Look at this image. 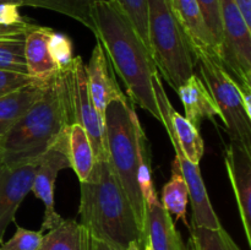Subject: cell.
<instances>
[{"mask_svg":"<svg viewBox=\"0 0 251 250\" xmlns=\"http://www.w3.org/2000/svg\"><path fill=\"white\" fill-rule=\"evenodd\" d=\"M147 6L152 61L161 78L176 92L194 74L195 55L183 28L169 7L168 0H147Z\"/></svg>","mask_w":251,"mask_h":250,"instance_id":"obj_4","label":"cell"},{"mask_svg":"<svg viewBox=\"0 0 251 250\" xmlns=\"http://www.w3.org/2000/svg\"><path fill=\"white\" fill-rule=\"evenodd\" d=\"M51 28L33 25L25 36V61L27 75L34 82L47 85L58 73L48 48V39Z\"/></svg>","mask_w":251,"mask_h":250,"instance_id":"obj_14","label":"cell"},{"mask_svg":"<svg viewBox=\"0 0 251 250\" xmlns=\"http://www.w3.org/2000/svg\"><path fill=\"white\" fill-rule=\"evenodd\" d=\"M6 2H10V4H16L19 6H24V0H0V4H6Z\"/></svg>","mask_w":251,"mask_h":250,"instance_id":"obj_36","label":"cell"},{"mask_svg":"<svg viewBox=\"0 0 251 250\" xmlns=\"http://www.w3.org/2000/svg\"><path fill=\"white\" fill-rule=\"evenodd\" d=\"M80 189V223L92 237L104 240L115 250H126L131 242H139L144 250L142 230L108 159L96 161Z\"/></svg>","mask_w":251,"mask_h":250,"instance_id":"obj_3","label":"cell"},{"mask_svg":"<svg viewBox=\"0 0 251 250\" xmlns=\"http://www.w3.org/2000/svg\"><path fill=\"white\" fill-rule=\"evenodd\" d=\"M98 1L100 0H24V6L38 7L65 15L82 24L95 34L92 10Z\"/></svg>","mask_w":251,"mask_h":250,"instance_id":"obj_21","label":"cell"},{"mask_svg":"<svg viewBox=\"0 0 251 250\" xmlns=\"http://www.w3.org/2000/svg\"><path fill=\"white\" fill-rule=\"evenodd\" d=\"M222 44L218 59L240 91H251V27L234 0H220Z\"/></svg>","mask_w":251,"mask_h":250,"instance_id":"obj_8","label":"cell"},{"mask_svg":"<svg viewBox=\"0 0 251 250\" xmlns=\"http://www.w3.org/2000/svg\"><path fill=\"white\" fill-rule=\"evenodd\" d=\"M193 53L230 140H237L251 149V118L244 109L240 88L223 68L216 51L194 49Z\"/></svg>","mask_w":251,"mask_h":250,"instance_id":"obj_6","label":"cell"},{"mask_svg":"<svg viewBox=\"0 0 251 250\" xmlns=\"http://www.w3.org/2000/svg\"><path fill=\"white\" fill-rule=\"evenodd\" d=\"M189 202V189L181 175L179 167L173 161L171 179L167 181L162 190V206L171 216H176V220H183L186 223V207Z\"/></svg>","mask_w":251,"mask_h":250,"instance_id":"obj_24","label":"cell"},{"mask_svg":"<svg viewBox=\"0 0 251 250\" xmlns=\"http://www.w3.org/2000/svg\"><path fill=\"white\" fill-rule=\"evenodd\" d=\"M42 239V230H29L17 225L15 234L6 243L0 245V250H37Z\"/></svg>","mask_w":251,"mask_h":250,"instance_id":"obj_30","label":"cell"},{"mask_svg":"<svg viewBox=\"0 0 251 250\" xmlns=\"http://www.w3.org/2000/svg\"><path fill=\"white\" fill-rule=\"evenodd\" d=\"M136 131V146H137V181H139L140 191L144 198L145 205H152L158 202L156 189L153 184V176L151 171V154H150L149 141L146 139L144 129L137 119L135 124Z\"/></svg>","mask_w":251,"mask_h":250,"instance_id":"obj_22","label":"cell"},{"mask_svg":"<svg viewBox=\"0 0 251 250\" xmlns=\"http://www.w3.org/2000/svg\"><path fill=\"white\" fill-rule=\"evenodd\" d=\"M185 250H194V247H193V243H191V239L189 238L188 243L185 244Z\"/></svg>","mask_w":251,"mask_h":250,"instance_id":"obj_38","label":"cell"},{"mask_svg":"<svg viewBox=\"0 0 251 250\" xmlns=\"http://www.w3.org/2000/svg\"><path fill=\"white\" fill-rule=\"evenodd\" d=\"M189 238L194 250H240L223 227L213 229L193 225Z\"/></svg>","mask_w":251,"mask_h":250,"instance_id":"obj_25","label":"cell"},{"mask_svg":"<svg viewBox=\"0 0 251 250\" xmlns=\"http://www.w3.org/2000/svg\"><path fill=\"white\" fill-rule=\"evenodd\" d=\"M48 48L59 70L71 65L74 60V47L69 36L51 29L48 39Z\"/></svg>","mask_w":251,"mask_h":250,"instance_id":"obj_29","label":"cell"},{"mask_svg":"<svg viewBox=\"0 0 251 250\" xmlns=\"http://www.w3.org/2000/svg\"><path fill=\"white\" fill-rule=\"evenodd\" d=\"M74 66L60 69L41 97L0 140V162L38 158L75 123Z\"/></svg>","mask_w":251,"mask_h":250,"instance_id":"obj_1","label":"cell"},{"mask_svg":"<svg viewBox=\"0 0 251 250\" xmlns=\"http://www.w3.org/2000/svg\"><path fill=\"white\" fill-rule=\"evenodd\" d=\"M92 250H115L112 245L105 243L104 240L97 239V238L92 237Z\"/></svg>","mask_w":251,"mask_h":250,"instance_id":"obj_35","label":"cell"},{"mask_svg":"<svg viewBox=\"0 0 251 250\" xmlns=\"http://www.w3.org/2000/svg\"><path fill=\"white\" fill-rule=\"evenodd\" d=\"M176 93L184 105L185 118L198 129L202 120L221 118V112L210 91L195 73L176 90Z\"/></svg>","mask_w":251,"mask_h":250,"instance_id":"obj_16","label":"cell"},{"mask_svg":"<svg viewBox=\"0 0 251 250\" xmlns=\"http://www.w3.org/2000/svg\"><path fill=\"white\" fill-rule=\"evenodd\" d=\"M169 7L183 28L191 50L206 49L215 50L212 37L207 31L196 0H168Z\"/></svg>","mask_w":251,"mask_h":250,"instance_id":"obj_17","label":"cell"},{"mask_svg":"<svg viewBox=\"0 0 251 250\" xmlns=\"http://www.w3.org/2000/svg\"><path fill=\"white\" fill-rule=\"evenodd\" d=\"M202 15L203 22L212 37L215 50L217 54L221 44H222V19H221L220 0H196Z\"/></svg>","mask_w":251,"mask_h":250,"instance_id":"obj_28","label":"cell"},{"mask_svg":"<svg viewBox=\"0 0 251 250\" xmlns=\"http://www.w3.org/2000/svg\"><path fill=\"white\" fill-rule=\"evenodd\" d=\"M74 113L75 123L80 124L87 132L92 145L96 161L108 159L107 136L104 119L98 114L88 91V78L86 65L80 55L74 56Z\"/></svg>","mask_w":251,"mask_h":250,"instance_id":"obj_11","label":"cell"},{"mask_svg":"<svg viewBox=\"0 0 251 250\" xmlns=\"http://www.w3.org/2000/svg\"><path fill=\"white\" fill-rule=\"evenodd\" d=\"M126 250H142V248L139 244V242H131L129 244V247L126 248Z\"/></svg>","mask_w":251,"mask_h":250,"instance_id":"obj_37","label":"cell"},{"mask_svg":"<svg viewBox=\"0 0 251 250\" xmlns=\"http://www.w3.org/2000/svg\"><path fill=\"white\" fill-rule=\"evenodd\" d=\"M66 168H70L68 134L60 137L48 151L39 157V164L31 191L44 205V217L41 227L42 232L51 229L63 220V217L55 211L54 186L59 172Z\"/></svg>","mask_w":251,"mask_h":250,"instance_id":"obj_10","label":"cell"},{"mask_svg":"<svg viewBox=\"0 0 251 250\" xmlns=\"http://www.w3.org/2000/svg\"><path fill=\"white\" fill-rule=\"evenodd\" d=\"M169 118L180 149L193 163L199 164L205 153V145L199 129L194 126L185 117L179 114L173 107L169 109Z\"/></svg>","mask_w":251,"mask_h":250,"instance_id":"obj_23","label":"cell"},{"mask_svg":"<svg viewBox=\"0 0 251 250\" xmlns=\"http://www.w3.org/2000/svg\"><path fill=\"white\" fill-rule=\"evenodd\" d=\"M37 250H92V235L77 221L63 218L43 234Z\"/></svg>","mask_w":251,"mask_h":250,"instance_id":"obj_19","label":"cell"},{"mask_svg":"<svg viewBox=\"0 0 251 250\" xmlns=\"http://www.w3.org/2000/svg\"><path fill=\"white\" fill-rule=\"evenodd\" d=\"M21 6L16 4H0V25H6V26H15V25H21L27 22L26 19L20 15L19 9Z\"/></svg>","mask_w":251,"mask_h":250,"instance_id":"obj_32","label":"cell"},{"mask_svg":"<svg viewBox=\"0 0 251 250\" xmlns=\"http://www.w3.org/2000/svg\"><path fill=\"white\" fill-rule=\"evenodd\" d=\"M38 164L39 157L9 163L0 162V244L20 205L32 190Z\"/></svg>","mask_w":251,"mask_h":250,"instance_id":"obj_9","label":"cell"},{"mask_svg":"<svg viewBox=\"0 0 251 250\" xmlns=\"http://www.w3.org/2000/svg\"><path fill=\"white\" fill-rule=\"evenodd\" d=\"M144 240L149 243L152 250H185L173 218L159 201L146 206Z\"/></svg>","mask_w":251,"mask_h":250,"instance_id":"obj_15","label":"cell"},{"mask_svg":"<svg viewBox=\"0 0 251 250\" xmlns=\"http://www.w3.org/2000/svg\"><path fill=\"white\" fill-rule=\"evenodd\" d=\"M34 24L29 21L25 22L21 25H15V26H6V25H0V38L6 36H12V34H21L26 33Z\"/></svg>","mask_w":251,"mask_h":250,"instance_id":"obj_33","label":"cell"},{"mask_svg":"<svg viewBox=\"0 0 251 250\" xmlns=\"http://www.w3.org/2000/svg\"><path fill=\"white\" fill-rule=\"evenodd\" d=\"M242 11L247 24L251 27V0H234Z\"/></svg>","mask_w":251,"mask_h":250,"instance_id":"obj_34","label":"cell"},{"mask_svg":"<svg viewBox=\"0 0 251 250\" xmlns=\"http://www.w3.org/2000/svg\"><path fill=\"white\" fill-rule=\"evenodd\" d=\"M25 36L26 33L0 38V70L27 74L25 61Z\"/></svg>","mask_w":251,"mask_h":250,"instance_id":"obj_26","label":"cell"},{"mask_svg":"<svg viewBox=\"0 0 251 250\" xmlns=\"http://www.w3.org/2000/svg\"><path fill=\"white\" fill-rule=\"evenodd\" d=\"M31 82H33V80L27 74L0 70V96L6 95Z\"/></svg>","mask_w":251,"mask_h":250,"instance_id":"obj_31","label":"cell"},{"mask_svg":"<svg viewBox=\"0 0 251 250\" xmlns=\"http://www.w3.org/2000/svg\"><path fill=\"white\" fill-rule=\"evenodd\" d=\"M114 2L129 19L145 47L150 53L149 43V6L147 0H109ZM151 55V54H150Z\"/></svg>","mask_w":251,"mask_h":250,"instance_id":"obj_27","label":"cell"},{"mask_svg":"<svg viewBox=\"0 0 251 250\" xmlns=\"http://www.w3.org/2000/svg\"><path fill=\"white\" fill-rule=\"evenodd\" d=\"M136 122V113L130 103L113 100L105 109L104 125L108 161L131 203L144 235L146 205L137 181Z\"/></svg>","mask_w":251,"mask_h":250,"instance_id":"obj_5","label":"cell"},{"mask_svg":"<svg viewBox=\"0 0 251 250\" xmlns=\"http://www.w3.org/2000/svg\"><path fill=\"white\" fill-rule=\"evenodd\" d=\"M68 152L70 168L74 169L80 183H83L95 167L96 157L87 132L77 123H74L69 129Z\"/></svg>","mask_w":251,"mask_h":250,"instance_id":"obj_20","label":"cell"},{"mask_svg":"<svg viewBox=\"0 0 251 250\" xmlns=\"http://www.w3.org/2000/svg\"><path fill=\"white\" fill-rule=\"evenodd\" d=\"M225 161L247 240L251 245V149L240 141L230 140Z\"/></svg>","mask_w":251,"mask_h":250,"instance_id":"obj_12","label":"cell"},{"mask_svg":"<svg viewBox=\"0 0 251 250\" xmlns=\"http://www.w3.org/2000/svg\"><path fill=\"white\" fill-rule=\"evenodd\" d=\"M86 71L91 100L102 119H104L105 109L110 102L120 100L129 103L113 75L107 54L98 39L91 54L90 61L86 65Z\"/></svg>","mask_w":251,"mask_h":250,"instance_id":"obj_13","label":"cell"},{"mask_svg":"<svg viewBox=\"0 0 251 250\" xmlns=\"http://www.w3.org/2000/svg\"><path fill=\"white\" fill-rule=\"evenodd\" d=\"M46 86L33 81L24 87L0 96V140L41 97Z\"/></svg>","mask_w":251,"mask_h":250,"instance_id":"obj_18","label":"cell"},{"mask_svg":"<svg viewBox=\"0 0 251 250\" xmlns=\"http://www.w3.org/2000/svg\"><path fill=\"white\" fill-rule=\"evenodd\" d=\"M95 36L108 60L120 76L134 104L161 122L152 76L156 66L136 29L124 12L109 0L96 2L92 10Z\"/></svg>","mask_w":251,"mask_h":250,"instance_id":"obj_2","label":"cell"},{"mask_svg":"<svg viewBox=\"0 0 251 250\" xmlns=\"http://www.w3.org/2000/svg\"><path fill=\"white\" fill-rule=\"evenodd\" d=\"M144 250H152L151 247H150V244L147 242H145V245H144Z\"/></svg>","mask_w":251,"mask_h":250,"instance_id":"obj_39","label":"cell"},{"mask_svg":"<svg viewBox=\"0 0 251 250\" xmlns=\"http://www.w3.org/2000/svg\"><path fill=\"white\" fill-rule=\"evenodd\" d=\"M152 86H153L157 105H158L159 113H161V123L163 124L169 140H171L172 146L176 151L174 161L178 164L179 171L188 185L189 199H190L191 207H193V225H198V227L213 228V229L222 227L207 195V190H206L199 164L193 163L179 146L176 132L172 126L171 118H169V109L172 107L171 100H168V96L162 86V78L157 69L152 76Z\"/></svg>","mask_w":251,"mask_h":250,"instance_id":"obj_7","label":"cell"}]
</instances>
